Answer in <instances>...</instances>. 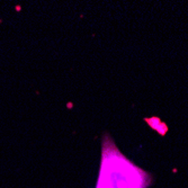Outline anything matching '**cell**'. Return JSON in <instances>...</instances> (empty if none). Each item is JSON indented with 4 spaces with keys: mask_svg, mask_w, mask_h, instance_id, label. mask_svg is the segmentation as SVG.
I'll return each instance as SVG.
<instances>
[{
    "mask_svg": "<svg viewBox=\"0 0 188 188\" xmlns=\"http://www.w3.org/2000/svg\"><path fill=\"white\" fill-rule=\"evenodd\" d=\"M148 174L127 160L108 134L102 136V165L96 188H145Z\"/></svg>",
    "mask_w": 188,
    "mask_h": 188,
    "instance_id": "obj_1",
    "label": "cell"
}]
</instances>
